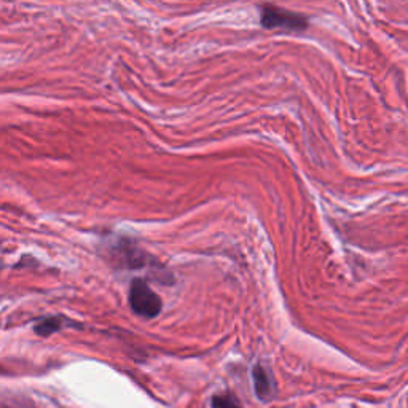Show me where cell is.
Segmentation results:
<instances>
[{
  "mask_svg": "<svg viewBox=\"0 0 408 408\" xmlns=\"http://www.w3.org/2000/svg\"><path fill=\"white\" fill-rule=\"evenodd\" d=\"M129 304L131 309L142 318H157L163 308V302L146 281L136 278L129 287Z\"/></svg>",
  "mask_w": 408,
  "mask_h": 408,
  "instance_id": "1",
  "label": "cell"
},
{
  "mask_svg": "<svg viewBox=\"0 0 408 408\" xmlns=\"http://www.w3.org/2000/svg\"><path fill=\"white\" fill-rule=\"evenodd\" d=\"M262 24L267 29H287V31H303L308 27V20L289 10L263 5L262 7Z\"/></svg>",
  "mask_w": 408,
  "mask_h": 408,
  "instance_id": "2",
  "label": "cell"
},
{
  "mask_svg": "<svg viewBox=\"0 0 408 408\" xmlns=\"http://www.w3.org/2000/svg\"><path fill=\"white\" fill-rule=\"evenodd\" d=\"M254 386L255 394L260 400H269L274 394V383L269 373L262 365L254 367Z\"/></svg>",
  "mask_w": 408,
  "mask_h": 408,
  "instance_id": "3",
  "label": "cell"
},
{
  "mask_svg": "<svg viewBox=\"0 0 408 408\" xmlns=\"http://www.w3.org/2000/svg\"><path fill=\"white\" fill-rule=\"evenodd\" d=\"M117 254L122 255L123 262L131 268H137V267L146 265V255L142 254V251L137 249L134 244L126 243V241H123L122 251L117 252Z\"/></svg>",
  "mask_w": 408,
  "mask_h": 408,
  "instance_id": "4",
  "label": "cell"
},
{
  "mask_svg": "<svg viewBox=\"0 0 408 408\" xmlns=\"http://www.w3.org/2000/svg\"><path fill=\"white\" fill-rule=\"evenodd\" d=\"M66 325V318H47L36 325V333L40 337H48Z\"/></svg>",
  "mask_w": 408,
  "mask_h": 408,
  "instance_id": "5",
  "label": "cell"
},
{
  "mask_svg": "<svg viewBox=\"0 0 408 408\" xmlns=\"http://www.w3.org/2000/svg\"><path fill=\"white\" fill-rule=\"evenodd\" d=\"M212 408H241L238 400L232 394H220L214 395L212 399Z\"/></svg>",
  "mask_w": 408,
  "mask_h": 408,
  "instance_id": "6",
  "label": "cell"
}]
</instances>
